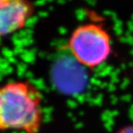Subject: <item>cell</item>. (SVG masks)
<instances>
[{"label":"cell","mask_w":133,"mask_h":133,"mask_svg":"<svg viewBox=\"0 0 133 133\" xmlns=\"http://www.w3.org/2000/svg\"><path fill=\"white\" fill-rule=\"evenodd\" d=\"M68 46L79 64L88 68H96L105 63L112 52V40L102 25L88 23L75 27Z\"/></svg>","instance_id":"7a4b0ae2"},{"label":"cell","mask_w":133,"mask_h":133,"mask_svg":"<svg viewBox=\"0 0 133 133\" xmlns=\"http://www.w3.org/2000/svg\"><path fill=\"white\" fill-rule=\"evenodd\" d=\"M42 104V93L31 82L6 83L0 89V128L38 133L43 117Z\"/></svg>","instance_id":"6da1fadb"},{"label":"cell","mask_w":133,"mask_h":133,"mask_svg":"<svg viewBox=\"0 0 133 133\" xmlns=\"http://www.w3.org/2000/svg\"><path fill=\"white\" fill-rule=\"evenodd\" d=\"M34 12L31 0H0V35L8 37L23 30Z\"/></svg>","instance_id":"3957f363"},{"label":"cell","mask_w":133,"mask_h":133,"mask_svg":"<svg viewBox=\"0 0 133 133\" xmlns=\"http://www.w3.org/2000/svg\"><path fill=\"white\" fill-rule=\"evenodd\" d=\"M118 133H133V126H129L122 129Z\"/></svg>","instance_id":"277c9868"}]
</instances>
